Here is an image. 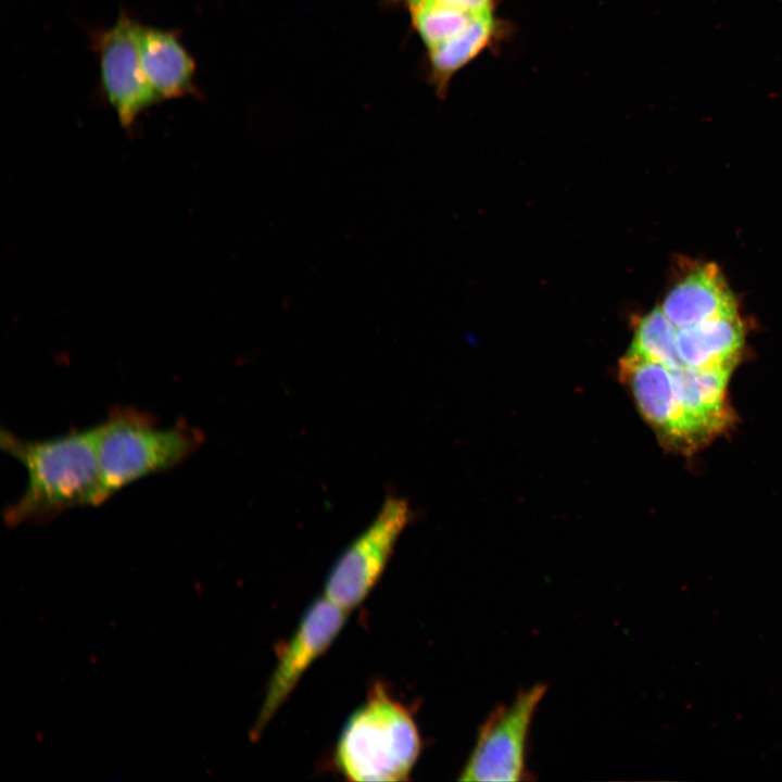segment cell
Returning a JSON list of instances; mask_svg holds the SVG:
<instances>
[{
    "label": "cell",
    "instance_id": "obj_1",
    "mask_svg": "<svg viewBox=\"0 0 782 782\" xmlns=\"http://www.w3.org/2000/svg\"><path fill=\"white\" fill-rule=\"evenodd\" d=\"M0 446L27 471L24 492L3 512L7 525L47 521L104 503L94 426L42 440L1 430Z\"/></svg>",
    "mask_w": 782,
    "mask_h": 782
},
{
    "label": "cell",
    "instance_id": "obj_2",
    "mask_svg": "<svg viewBox=\"0 0 782 782\" xmlns=\"http://www.w3.org/2000/svg\"><path fill=\"white\" fill-rule=\"evenodd\" d=\"M94 429L103 502L139 479L178 466L203 442L201 431L185 420L163 427L130 406L113 407Z\"/></svg>",
    "mask_w": 782,
    "mask_h": 782
},
{
    "label": "cell",
    "instance_id": "obj_3",
    "mask_svg": "<svg viewBox=\"0 0 782 782\" xmlns=\"http://www.w3.org/2000/svg\"><path fill=\"white\" fill-rule=\"evenodd\" d=\"M421 749L418 728L404 705L376 685L344 723L335 764L351 781H406Z\"/></svg>",
    "mask_w": 782,
    "mask_h": 782
},
{
    "label": "cell",
    "instance_id": "obj_4",
    "mask_svg": "<svg viewBox=\"0 0 782 782\" xmlns=\"http://www.w3.org/2000/svg\"><path fill=\"white\" fill-rule=\"evenodd\" d=\"M409 518L405 499L388 497L373 522L335 563L324 595L348 611L360 605L378 582Z\"/></svg>",
    "mask_w": 782,
    "mask_h": 782
},
{
    "label": "cell",
    "instance_id": "obj_5",
    "mask_svg": "<svg viewBox=\"0 0 782 782\" xmlns=\"http://www.w3.org/2000/svg\"><path fill=\"white\" fill-rule=\"evenodd\" d=\"M546 692L538 683L520 691L510 704L500 705L480 726L475 746L461 771V781H520L525 779L529 729Z\"/></svg>",
    "mask_w": 782,
    "mask_h": 782
},
{
    "label": "cell",
    "instance_id": "obj_6",
    "mask_svg": "<svg viewBox=\"0 0 782 782\" xmlns=\"http://www.w3.org/2000/svg\"><path fill=\"white\" fill-rule=\"evenodd\" d=\"M348 613L325 595L310 605L294 632L277 652L276 665L252 727L253 737L261 734L304 672L331 645L342 630Z\"/></svg>",
    "mask_w": 782,
    "mask_h": 782
},
{
    "label": "cell",
    "instance_id": "obj_7",
    "mask_svg": "<svg viewBox=\"0 0 782 782\" xmlns=\"http://www.w3.org/2000/svg\"><path fill=\"white\" fill-rule=\"evenodd\" d=\"M140 26L122 10L114 25L91 36L104 96L124 127L131 126L143 111L160 101L141 65Z\"/></svg>",
    "mask_w": 782,
    "mask_h": 782
},
{
    "label": "cell",
    "instance_id": "obj_8",
    "mask_svg": "<svg viewBox=\"0 0 782 782\" xmlns=\"http://www.w3.org/2000/svg\"><path fill=\"white\" fill-rule=\"evenodd\" d=\"M619 367L621 380L663 442L686 453L703 446L674 396L668 367L629 352Z\"/></svg>",
    "mask_w": 782,
    "mask_h": 782
},
{
    "label": "cell",
    "instance_id": "obj_9",
    "mask_svg": "<svg viewBox=\"0 0 782 782\" xmlns=\"http://www.w3.org/2000/svg\"><path fill=\"white\" fill-rule=\"evenodd\" d=\"M674 396L704 445L727 429L732 412L727 387L732 369L669 368Z\"/></svg>",
    "mask_w": 782,
    "mask_h": 782
},
{
    "label": "cell",
    "instance_id": "obj_10",
    "mask_svg": "<svg viewBox=\"0 0 782 782\" xmlns=\"http://www.w3.org/2000/svg\"><path fill=\"white\" fill-rule=\"evenodd\" d=\"M660 308L677 328L737 316L736 301L714 263L690 269L669 290Z\"/></svg>",
    "mask_w": 782,
    "mask_h": 782
},
{
    "label": "cell",
    "instance_id": "obj_11",
    "mask_svg": "<svg viewBox=\"0 0 782 782\" xmlns=\"http://www.w3.org/2000/svg\"><path fill=\"white\" fill-rule=\"evenodd\" d=\"M138 45L144 75L160 101L199 94L195 62L174 30L141 25Z\"/></svg>",
    "mask_w": 782,
    "mask_h": 782
},
{
    "label": "cell",
    "instance_id": "obj_12",
    "mask_svg": "<svg viewBox=\"0 0 782 782\" xmlns=\"http://www.w3.org/2000/svg\"><path fill=\"white\" fill-rule=\"evenodd\" d=\"M507 26L496 14L481 16L447 41L426 50V77L444 98L454 75L485 50L499 43Z\"/></svg>",
    "mask_w": 782,
    "mask_h": 782
},
{
    "label": "cell",
    "instance_id": "obj_13",
    "mask_svg": "<svg viewBox=\"0 0 782 782\" xmlns=\"http://www.w3.org/2000/svg\"><path fill=\"white\" fill-rule=\"evenodd\" d=\"M678 352L685 367L733 368L744 344L739 315L678 328Z\"/></svg>",
    "mask_w": 782,
    "mask_h": 782
},
{
    "label": "cell",
    "instance_id": "obj_14",
    "mask_svg": "<svg viewBox=\"0 0 782 782\" xmlns=\"http://www.w3.org/2000/svg\"><path fill=\"white\" fill-rule=\"evenodd\" d=\"M677 338L678 328L660 307H656L635 323L628 352L668 368L685 367L678 352Z\"/></svg>",
    "mask_w": 782,
    "mask_h": 782
},
{
    "label": "cell",
    "instance_id": "obj_15",
    "mask_svg": "<svg viewBox=\"0 0 782 782\" xmlns=\"http://www.w3.org/2000/svg\"><path fill=\"white\" fill-rule=\"evenodd\" d=\"M406 10L411 16L412 27L422 41L426 50L458 35L476 18L487 16L475 15L431 0L421 1Z\"/></svg>",
    "mask_w": 782,
    "mask_h": 782
},
{
    "label": "cell",
    "instance_id": "obj_16",
    "mask_svg": "<svg viewBox=\"0 0 782 782\" xmlns=\"http://www.w3.org/2000/svg\"><path fill=\"white\" fill-rule=\"evenodd\" d=\"M425 1V0H422ZM433 2L449 5L475 15L494 14L496 11L495 0H431ZM413 7V5H412Z\"/></svg>",
    "mask_w": 782,
    "mask_h": 782
},
{
    "label": "cell",
    "instance_id": "obj_17",
    "mask_svg": "<svg viewBox=\"0 0 782 782\" xmlns=\"http://www.w3.org/2000/svg\"><path fill=\"white\" fill-rule=\"evenodd\" d=\"M394 1L398 2L399 4L403 5L405 9H407L412 5H415L419 2H421L422 0H394Z\"/></svg>",
    "mask_w": 782,
    "mask_h": 782
}]
</instances>
